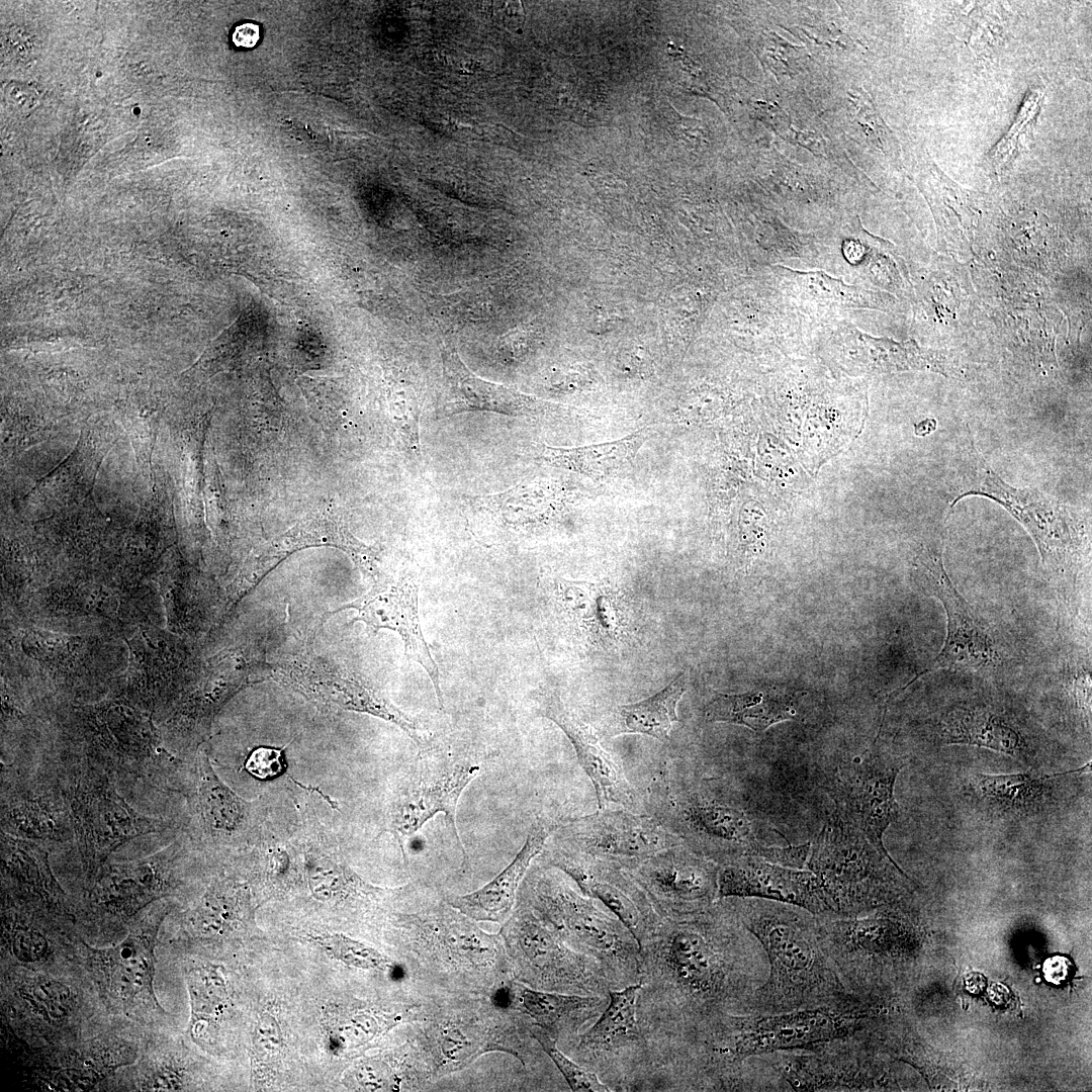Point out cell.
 <instances>
[{
    "label": "cell",
    "mask_w": 1092,
    "mask_h": 1092,
    "mask_svg": "<svg viewBox=\"0 0 1092 1092\" xmlns=\"http://www.w3.org/2000/svg\"><path fill=\"white\" fill-rule=\"evenodd\" d=\"M727 899L758 940L768 965L766 980L753 994L745 1013L813 1008L854 996L843 986L823 948L817 915L771 900Z\"/></svg>",
    "instance_id": "obj_2"
},
{
    "label": "cell",
    "mask_w": 1092,
    "mask_h": 1092,
    "mask_svg": "<svg viewBox=\"0 0 1092 1092\" xmlns=\"http://www.w3.org/2000/svg\"><path fill=\"white\" fill-rule=\"evenodd\" d=\"M283 1049L281 1028L275 1015L263 1011L255 1024L252 1036L253 1073L262 1076L279 1062Z\"/></svg>",
    "instance_id": "obj_38"
},
{
    "label": "cell",
    "mask_w": 1092,
    "mask_h": 1092,
    "mask_svg": "<svg viewBox=\"0 0 1092 1092\" xmlns=\"http://www.w3.org/2000/svg\"><path fill=\"white\" fill-rule=\"evenodd\" d=\"M642 983L611 989L598 1021L580 1036L578 1049L588 1067L608 1070L629 1063L631 1069L647 1060V1040L637 1018Z\"/></svg>",
    "instance_id": "obj_16"
},
{
    "label": "cell",
    "mask_w": 1092,
    "mask_h": 1092,
    "mask_svg": "<svg viewBox=\"0 0 1092 1092\" xmlns=\"http://www.w3.org/2000/svg\"><path fill=\"white\" fill-rule=\"evenodd\" d=\"M888 862L895 863L835 811L810 843L806 869L817 878L830 915L856 916L885 897Z\"/></svg>",
    "instance_id": "obj_5"
},
{
    "label": "cell",
    "mask_w": 1092,
    "mask_h": 1092,
    "mask_svg": "<svg viewBox=\"0 0 1092 1092\" xmlns=\"http://www.w3.org/2000/svg\"><path fill=\"white\" fill-rule=\"evenodd\" d=\"M917 566L925 588L943 606L946 636L937 656L914 680L937 669L978 670L998 663L1000 657L989 627L953 585L941 552L922 550Z\"/></svg>",
    "instance_id": "obj_10"
},
{
    "label": "cell",
    "mask_w": 1092,
    "mask_h": 1092,
    "mask_svg": "<svg viewBox=\"0 0 1092 1092\" xmlns=\"http://www.w3.org/2000/svg\"><path fill=\"white\" fill-rule=\"evenodd\" d=\"M623 368H627L629 371L639 373L640 371H646L649 366L648 358L646 354L640 350L628 352L622 359Z\"/></svg>",
    "instance_id": "obj_49"
},
{
    "label": "cell",
    "mask_w": 1092,
    "mask_h": 1092,
    "mask_svg": "<svg viewBox=\"0 0 1092 1092\" xmlns=\"http://www.w3.org/2000/svg\"><path fill=\"white\" fill-rule=\"evenodd\" d=\"M969 495L991 498L1004 507L1030 534L1044 568L1058 579L1071 569L1082 544V533L1068 508L1033 489L1004 482L972 450L962 490L953 504Z\"/></svg>",
    "instance_id": "obj_6"
},
{
    "label": "cell",
    "mask_w": 1092,
    "mask_h": 1092,
    "mask_svg": "<svg viewBox=\"0 0 1092 1092\" xmlns=\"http://www.w3.org/2000/svg\"><path fill=\"white\" fill-rule=\"evenodd\" d=\"M480 771L476 755L449 742L430 738L419 747L414 763L390 790L384 808V831L397 840L404 859L406 839L438 813L444 814L446 826L466 858L456 809L463 791Z\"/></svg>",
    "instance_id": "obj_4"
},
{
    "label": "cell",
    "mask_w": 1092,
    "mask_h": 1092,
    "mask_svg": "<svg viewBox=\"0 0 1092 1092\" xmlns=\"http://www.w3.org/2000/svg\"><path fill=\"white\" fill-rule=\"evenodd\" d=\"M1085 766L1061 774L1034 776L1031 774L976 775L974 785L977 791L989 801L1005 808H1024L1038 799L1043 784L1054 777L1065 776L1090 768Z\"/></svg>",
    "instance_id": "obj_33"
},
{
    "label": "cell",
    "mask_w": 1092,
    "mask_h": 1092,
    "mask_svg": "<svg viewBox=\"0 0 1092 1092\" xmlns=\"http://www.w3.org/2000/svg\"><path fill=\"white\" fill-rule=\"evenodd\" d=\"M539 713L554 722L568 737L583 770L592 781L599 808L610 805L629 807L634 792L621 767L601 746L592 729L586 726L556 694L542 696Z\"/></svg>",
    "instance_id": "obj_18"
},
{
    "label": "cell",
    "mask_w": 1092,
    "mask_h": 1092,
    "mask_svg": "<svg viewBox=\"0 0 1092 1092\" xmlns=\"http://www.w3.org/2000/svg\"><path fill=\"white\" fill-rule=\"evenodd\" d=\"M165 913L131 927L118 944L89 948L88 964L109 1004L126 1014L164 1012L154 992L157 933Z\"/></svg>",
    "instance_id": "obj_9"
},
{
    "label": "cell",
    "mask_w": 1092,
    "mask_h": 1092,
    "mask_svg": "<svg viewBox=\"0 0 1092 1092\" xmlns=\"http://www.w3.org/2000/svg\"><path fill=\"white\" fill-rule=\"evenodd\" d=\"M869 1016L856 996L813 1008L727 1015L695 1039L692 1066L705 1089L740 1090L746 1059L857 1036Z\"/></svg>",
    "instance_id": "obj_3"
},
{
    "label": "cell",
    "mask_w": 1092,
    "mask_h": 1092,
    "mask_svg": "<svg viewBox=\"0 0 1092 1092\" xmlns=\"http://www.w3.org/2000/svg\"><path fill=\"white\" fill-rule=\"evenodd\" d=\"M260 30L258 25L254 23H243L235 28L232 39L237 47L252 48L258 42Z\"/></svg>",
    "instance_id": "obj_48"
},
{
    "label": "cell",
    "mask_w": 1092,
    "mask_h": 1092,
    "mask_svg": "<svg viewBox=\"0 0 1092 1092\" xmlns=\"http://www.w3.org/2000/svg\"><path fill=\"white\" fill-rule=\"evenodd\" d=\"M559 482L532 479L497 494L471 498L472 507L508 523H533L558 514L567 495Z\"/></svg>",
    "instance_id": "obj_26"
},
{
    "label": "cell",
    "mask_w": 1092,
    "mask_h": 1092,
    "mask_svg": "<svg viewBox=\"0 0 1092 1092\" xmlns=\"http://www.w3.org/2000/svg\"><path fill=\"white\" fill-rule=\"evenodd\" d=\"M552 862L569 875L583 894L598 899L615 914L639 947L655 930L659 916L644 892L618 869L559 852H553Z\"/></svg>",
    "instance_id": "obj_17"
},
{
    "label": "cell",
    "mask_w": 1092,
    "mask_h": 1092,
    "mask_svg": "<svg viewBox=\"0 0 1092 1092\" xmlns=\"http://www.w3.org/2000/svg\"><path fill=\"white\" fill-rule=\"evenodd\" d=\"M718 897L759 898L795 905L817 916L830 915L815 875L756 856L724 864L718 874Z\"/></svg>",
    "instance_id": "obj_15"
},
{
    "label": "cell",
    "mask_w": 1092,
    "mask_h": 1092,
    "mask_svg": "<svg viewBox=\"0 0 1092 1092\" xmlns=\"http://www.w3.org/2000/svg\"><path fill=\"white\" fill-rule=\"evenodd\" d=\"M942 744H964L989 748L1014 758L1025 753L1020 732L1000 714L980 706H958L942 719Z\"/></svg>",
    "instance_id": "obj_24"
},
{
    "label": "cell",
    "mask_w": 1092,
    "mask_h": 1092,
    "mask_svg": "<svg viewBox=\"0 0 1092 1092\" xmlns=\"http://www.w3.org/2000/svg\"><path fill=\"white\" fill-rule=\"evenodd\" d=\"M353 1076L361 1090H387L391 1087L388 1068L377 1061L367 1060L359 1063L353 1070Z\"/></svg>",
    "instance_id": "obj_45"
},
{
    "label": "cell",
    "mask_w": 1092,
    "mask_h": 1092,
    "mask_svg": "<svg viewBox=\"0 0 1092 1092\" xmlns=\"http://www.w3.org/2000/svg\"><path fill=\"white\" fill-rule=\"evenodd\" d=\"M442 358L446 398L440 412L442 417L464 412H489L512 417L552 416L566 412L474 375L454 351H444Z\"/></svg>",
    "instance_id": "obj_20"
},
{
    "label": "cell",
    "mask_w": 1092,
    "mask_h": 1092,
    "mask_svg": "<svg viewBox=\"0 0 1092 1092\" xmlns=\"http://www.w3.org/2000/svg\"><path fill=\"white\" fill-rule=\"evenodd\" d=\"M170 849L159 854L158 859L152 857L109 867L97 883L94 892L97 900L113 911L133 913L165 895L168 888L165 858Z\"/></svg>",
    "instance_id": "obj_23"
},
{
    "label": "cell",
    "mask_w": 1092,
    "mask_h": 1092,
    "mask_svg": "<svg viewBox=\"0 0 1092 1092\" xmlns=\"http://www.w3.org/2000/svg\"><path fill=\"white\" fill-rule=\"evenodd\" d=\"M687 672L682 671L652 697L618 706L613 715V735L644 734L660 742L668 741L673 724L678 722L676 706L687 691Z\"/></svg>",
    "instance_id": "obj_30"
},
{
    "label": "cell",
    "mask_w": 1092,
    "mask_h": 1092,
    "mask_svg": "<svg viewBox=\"0 0 1092 1092\" xmlns=\"http://www.w3.org/2000/svg\"><path fill=\"white\" fill-rule=\"evenodd\" d=\"M639 951V981L673 1012L684 1045L717 1020L744 1014L768 973L761 945L727 898L660 919Z\"/></svg>",
    "instance_id": "obj_1"
},
{
    "label": "cell",
    "mask_w": 1092,
    "mask_h": 1092,
    "mask_svg": "<svg viewBox=\"0 0 1092 1092\" xmlns=\"http://www.w3.org/2000/svg\"><path fill=\"white\" fill-rule=\"evenodd\" d=\"M306 939L330 958L344 965L364 969L387 971L390 961L377 949L341 933H309Z\"/></svg>",
    "instance_id": "obj_35"
},
{
    "label": "cell",
    "mask_w": 1092,
    "mask_h": 1092,
    "mask_svg": "<svg viewBox=\"0 0 1092 1092\" xmlns=\"http://www.w3.org/2000/svg\"><path fill=\"white\" fill-rule=\"evenodd\" d=\"M798 282L820 298L855 306L880 307L885 304L880 294L846 286L822 273L799 274Z\"/></svg>",
    "instance_id": "obj_40"
},
{
    "label": "cell",
    "mask_w": 1092,
    "mask_h": 1092,
    "mask_svg": "<svg viewBox=\"0 0 1092 1092\" xmlns=\"http://www.w3.org/2000/svg\"><path fill=\"white\" fill-rule=\"evenodd\" d=\"M263 798L246 800L216 774L208 756L195 760V814L201 839L213 848L245 851L270 815Z\"/></svg>",
    "instance_id": "obj_11"
},
{
    "label": "cell",
    "mask_w": 1092,
    "mask_h": 1092,
    "mask_svg": "<svg viewBox=\"0 0 1092 1092\" xmlns=\"http://www.w3.org/2000/svg\"><path fill=\"white\" fill-rule=\"evenodd\" d=\"M757 52L764 66L775 75H793L805 57L802 47H795L774 32L762 33Z\"/></svg>",
    "instance_id": "obj_41"
},
{
    "label": "cell",
    "mask_w": 1092,
    "mask_h": 1092,
    "mask_svg": "<svg viewBox=\"0 0 1092 1092\" xmlns=\"http://www.w3.org/2000/svg\"><path fill=\"white\" fill-rule=\"evenodd\" d=\"M72 813L83 857L92 871L124 842L156 831L153 822L135 812L107 780L81 781L74 792Z\"/></svg>",
    "instance_id": "obj_12"
},
{
    "label": "cell",
    "mask_w": 1092,
    "mask_h": 1092,
    "mask_svg": "<svg viewBox=\"0 0 1092 1092\" xmlns=\"http://www.w3.org/2000/svg\"><path fill=\"white\" fill-rule=\"evenodd\" d=\"M679 821L702 856L715 863L752 856L760 844L747 815L728 805L691 799L679 808Z\"/></svg>",
    "instance_id": "obj_19"
},
{
    "label": "cell",
    "mask_w": 1092,
    "mask_h": 1092,
    "mask_svg": "<svg viewBox=\"0 0 1092 1092\" xmlns=\"http://www.w3.org/2000/svg\"><path fill=\"white\" fill-rule=\"evenodd\" d=\"M295 689L324 706L367 713L401 728L418 745L428 739L417 724L397 709L379 690L355 675L335 673L321 676L299 673Z\"/></svg>",
    "instance_id": "obj_21"
},
{
    "label": "cell",
    "mask_w": 1092,
    "mask_h": 1092,
    "mask_svg": "<svg viewBox=\"0 0 1092 1092\" xmlns=\"http://www.w3.org/2000/svg\"><path fill=\"white\" fill-rule=\"evenodd\" d=\"M531 1035L556 1065L570 1089L575 1092H610L611 1089L598 1076L567 1058L556 1046L555 1038L538 1025L530 1028Z\"/></svg>",
    "instance_id": "obj_36"
},
{
    "label": "cell",
    "mask_w": 1092,
    "mask_h": 1092,
    "mask_svg": "<svg viewBox=\"0 0 1092 1092\" xmlns=\"http://www.w3.org/2000/svg\"><path fill=\"white\" fill-rule=\"evenodd\" d=\"M12 829L17 833H25L28 836L44 837L54 831V823L48 812L41 810L36 804L19 806L9 812Z\"/></svg>",
    "instance_id": "obj_42"
},
{
    "label": "cell",
    "mask_w": 1092,
    "mask_h": 1092,
    "mask_svg": "<svg viewBox=\"0 0 1092 1092\" xmlns=\"http://www.w3.org/2000/svg\"><path fill=\"white\" fill-rule=\"evenodd\" d=\"M550 828L535 823L513 861L495 878L475 892L449 896L447 902L462 914L479 921H505L516 900L518 887L531 860L542 850Z\"/></svg>",
    "instance_id": "obj_22"
},
{
    "label": "cell",
    "mask_w": 1092,
    "mask_h": 1092,
    "mask_svg": "<svg viewBox=\"0 0 1092 1092\" xmlns=\"http://www.w3.org/2000/svg\"><path fill=\"white\" fill-rule=\"evenodd\" d=\"M795 695L766 687L744 694H717L705 708L711 722L742 725L757 732L797 717Z\"/></svg>",
    "instance_id": "obj_25"
},
{
    "label": "cell",
    "mask_w": 1092,
    "mask_h": 1092,
    "mask_svg": "<svg viewBox=\"0 0 1092 1092\" xmlns=\"http://www.w3.org/2000/svg\"><path fill=\"white\" fill-rule=\"evenodd\" d=\"M936 421L933 419H927L915 426V434L918 436H926L935 430Z\"/></svg>",
    "instance_id": "obj_50"
},
{
    "label": "cell",
    "mask_w": 1092,
    "mask_h": 1092,
    "mask_svg": "<svg viewBox=\"0 0 1092 1092\" xmlns=\"http://www.w3.org/2000/svg\"><path fill=\"white\" fill-rule=\"evenodd\" d=\"M192 1023L215 1025L223 1013L226 990L223 979L213 968L194 969L187 975Z\"/></svg>",
    "instance_id": "obj_34"
},
{
    "label": "cell",
    "mask_w": 1092,
    "mask_h": 1092,
    "mask_svg": "<svg viewBox=\"0 0 1092 1092\" xmlns=\"http://www.w3.org/2000/svg\"><path fill=\"white\" fill-rule=\"evenodd\" d=\"M850 101L855 107L856 123L867 142L888 158L899 159L897 143L869 95L858 90L850 94Z\"/></svg>",
    "instance_id": "obj_39"
},
{
    "label": "cell",
    "mask_w": 1092,
    "mask_h": 1092,
    "mask_svg": "<svg viewBox=\"0 0 1092 1092\" xmlns=\"http://www.w3.org/2000/svg\"><path fill=\"white\" fill-rule=\"evenodd\" d=\"M676 846L656 853L635 868L636 882L673 916L706 910L719 899L720 868L702 855Z\"/></svg>",
    "instance_id": "obj_13"
},
{
    "label": "cell",
    "mask_w": 1092,
    "mask_h": 1092,
    "mask_svg": "<svg viewBox=\"0 0 1092 1092\" xmlns=\"http://www.w3.org/2000/svg\"><path fill=\"white\" fill-rule=\"evenodd\" d=\"M286 760L283 748L262 746L254 749L246 760V769L259 780L274 779L284 772Z\"/></svg>",
    "instance_id": "obj_43"
},
{
    "label": "cell",
    "mask_w": 1092,
    "mask_h": 1092,
    "mask_svg": "<svg viewBox=\"0 0 1092 1092\" xmlns=\"http://www.w3.org/2000/svg\"><path fill=\"white\" fill-rule=\"evenodd\" d=\"M491 17L502 26L517 31L522 28L525 12L520 1L490 2Z\"/></svg>",
    "instance_id": "obj_46"
},
{
    "label": "cell",
    "mask_w": 1092,
    "mask_h": 1092,
    "mask_svg": "<svg viewBox=\"0 0 1092 1092\" xmlns=\"http://www.w3.org/2000/svg\"><path fill=\"white\" fill-rule=\"evenodd\" d=\"M1070 972V963L1064 957H1054L1045 961L1043 965V973L1045 979L1052 983L1059 984L1067 979Z\"/></svg>",
    "instance_id": "obj_47"
},
{
    "label": "cell",
    "mask_w": 1092,
    "mask_h": 1092,
    "mask_svg": "<svg viewBox=\"0 0 1092 1092\" xmlns=\"http://www.w3.org/2000/svg\"><path fill=\"white\" fill-rule=\"evenodd\" d=\"M418 593L419 584L414 577L393 579L382 574L367 594L341 609L357 610L355 620L363 621L374 629L386 628L398 633L404 644L405 655L427 671L439 704L444 708L438 666L431 656L420 625Z\"/></svg>",
    "instance_id": "obj_14"
},
{
    "label": "cell",
    "mask_w": 1092,
    "mask_h": 1092,
    "mask_svg": "<svg viewBox=\"0 0 1092 1092\" xmlns=\"http://www.w3.org/2000/svg\"><path fill=\"white\" fill-rule=\"evenodd\" d=\"M904 763L882 753L876 745L842 764L834 782L836 812L859 830L884 856L883 836L899 816L894 790ZM893 860V859H892Z\"/></svg>",
    "instance_id": "obj_8"
},
{
    "label": "cell",
    "mask_w": 1092,
    "mask_h": 1092,
    "mask_svg": "<svg viewBox=\"0 0 1092 1092\" xmlns=\"http://www.w3.org/2000/svg\"><path fill=\"white\" fill-rule=\"evenodd\" d=\"M650 436V428L638 430L622 439L579 447L544 445L543 460L558 468L589 477L613 474L628 464Z\"/></svg>",
    "instance_id": "obj_29"
},
{
    "label": "cell",
    "mask_w": 1092,
    "mask_h": 1092,
    "mask_svg": "<svg viewBox=\"0 0 1092 1092\" xmlns=\"http://www.w3.org/2000/svg\"><path fill=\"white\" fill-rule=\"evenodd\" d=\"M864 363L876 372L923 370L948 375L949 365L940 352L919 347L914 341L898 343L858 334Z\"/></svg>",
    "instance_id": "obj_31"
},
{
    "label": "cell",
    "mask_w": 1092,
    "mask_h": 1092,
    "mask_svg": "<svg viewBox=\"0 0 1092 1092\" xmlns=\"http://www.w3.org/2000/svg\"><path fill=\"white\" fill-rule=\"evenodd\" d=\"M553 850L612 868L635 869L656 853L677 845L647 816L601 810L573 819L558 829Z\"/></svg>",
    "instance_id": "obj_7"
},
{
    "label": "cell",
    "mask_w": 1092,
    "mask_h": 1092,
    "mask_svg": "<svg viewBox=\"0 0 1092 1092\" xmlns=\"http://www.w3.org/2000/svg\"><path fill=\"white\" fill-rule=\"evenodd\" d=\"M809 852V842L800 845L789 844L785 847L765 846L760 843L752 856L787 868L807 870Z\"/></svg>",
    "instance_id": "obj_44"
},
{
    "label": "cell",
    "mask_w": 1092,
    "mask_h": 1092,
    "mask_svg": "<svg viewBox=\"0 0 1092 1092\" xmlns=\"http://www.w3.org/2000/svg\"><path fill=\"white\" fill-rule=\"evenodd\" d=\"M1042 97L1043 92L1040 88L1032 89L1027 93L1014 124L988 158L993 167L999 169L1015 159L1025 136L1033 126Z\"/></svg>",
    "instance_id": "obj_37"
},
{
    "label": "cell",
    "mask_w": 1092,
    "mask_h": 1092,
    "mask_svg": "<svg viewBox=\"0 0 1092 1092\" xmlns=\"http://www.w3.org/2000/svg\"><path fill=\"white\" fill-rule=\"evenodd\" d=\"M324 544L345 551L374 581L382 575L376 553L352 534L338 510L326 509L302 520L282 536L280 546L295 549Z\"/></svg>",
    "instance_id": "obj_28"
},
{
    "label": "cell",
    "mask_w": 1092,
    "mask_h": 1092,
    "mask_svg": "<svg viewBox=\"0 0 1092 1092\" xmlns=\"http://www.w3.org/2000/svg\"><path fill=\"white\" fill-rule=\"evenodd\" d=\"M515 993L523 1011L554 1038L557 1034L576 1032L600 1015L609 1000L605 996L559 994L525 986H517Z\"/></svg>",
    "instance_id": "obj_27"
},
{
    "label": "cell",
    "mask_w": 1092,
    "mask_h": 1092,
    "mask_svg": "<svg viewBox=\"0 0 1092 1092\" xmlns=\"http://www.w3.org/2000/svg\"><path fill=\"white\" fill-rule=\"evenodd\" d=\"M1 842L2 861L11 876L41 897H60L62 891L50 870L48 854L40 846L9 834H3Z\"/></svg>",
    "instance_id": "obj_32"
}]
</instances>
